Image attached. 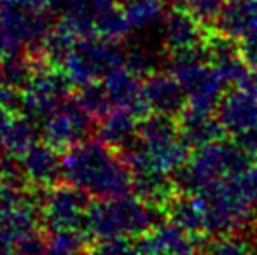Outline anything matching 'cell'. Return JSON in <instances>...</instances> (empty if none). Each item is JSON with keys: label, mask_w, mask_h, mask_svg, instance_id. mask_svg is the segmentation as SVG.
<instances>
[{"label": "cell", "mask_w": 257, "mask_h": 255, "mask_svg": "<svg viewBox=\"0 0 257 255\" xmlns=\"http://www.w3.org/2000/svg\"><path fill=\"white\" fill-rule=\"evenodd\" d=\"M179 126L184 140L193 150L227 136L215 114H198L184 109L179 117Z\"/></svg>", "instance_id": "2e32d148"}, {"label": "cell", "mask_w": 257, "mask_h": 255, "mask_svg": "<svg viewBox=\"0 0 257 255\" xmlns=\"http://www.w3.org/2000/svg\"><path fill=\"white\" fill-rule=\"evenodd\" d=\"M82 0H53V6H61L65 11L70 9V7L77 6V4H81Z\"/></svg>", "instance_id": "44dd1931"}, {"label": "cell", "mask_w": 257, "mask_h": 255, "mask_svg": "<svg viewBox=\"0 0 257 255\" xmlns=\"http://www.w3.org/2000/svg\"><path fill=\"white\" fill-rule=\"evenodd\" d=\"M130 28H146L163 16V0H119Z\"/></svg>", "instance_id": "e0dca14e"}, {"label": "cell", "mask_w": 257, "mask_h": 255, "mask_svg": "<svg viewBox=\"0 0 257 255\" xmlns=\"http://www.w3.org/2000/svg\"><path fill=\"white\" fill-rule=\"evenodd\" d=\"M250 163L254 161L234 142L219 140L194 149L189 161L173 175V180L180 191L198 192L206 185L220 182L243 170Z\"/></svg>", "instance_id": "3957f363"}, {"label": "cell", "mask_w": 257, "mask_h": 255, "mask_svg": "<svg viewBox=\"0 0 257 255\" xmlns=\"http://www.w3.org/2000/svg\"><path fill=\"white\" fill-rule=\"evenodd\" d=\"M203 255H255L252 236L248 238L245 232L234 234L213 236L201 245Z\"/></svg>", "instance_id": "ac0fdd59"}, {"label": "cell", "mask_w": 257, "mask_h": 255, "mask_svg": "<svg viewBox=\"0 0 257 255\" xmlns=\"http://www.w3.org/2000/svg\"><path fill=\"white\" fill-rule=\"evenodd\" d=\"M250 236H252V241H254V252L257 255V224L252 227V231H250Z\"/></svg>", "instance_id": "7402d4cb"}, {"label": "cell", "mask_w": 257, "mask_h": 255, "mask_svg": "<svg viewBox=\"0 0 257 255\" xmlns=\"http://www.w3.org/2000/svg\"><path fill=\"white\" fill-rule=\"evenodd\" d=\"M217 32L233 41L257 32V0H226Z\"/></svg>", "instance_id": "5bb4252c"}, {"label": "cell", "mask_w": 257, "mask_h": 255, "mask_svg": "<svg viewBox=\"0 0 257 255\" xmlns=\"http://www.w3.org/2000/svg\"><path fill=\"white\" fill-rule=\"evenodd\" d=\"M215 116L227 136L241 135L257 124V95L238 86L226 89Z\"/></svg>", "instance_id": "9c48e42d"}, {"label": "cell", "mask_w": 257, "mask_h": 255, "mask_svg": "<svg viewBox=\"0 0 257 255\" xmlns=\"http://www.w3.org/2000/svg\"><path fill=\"white\" fill-rule=\"evenodd\" d=\"M140 119L124 109H112L100 119L96 131L98 138L107 145L122 152L139 138Z\"/></svg>", "instance_id": "9a60e30c"}, {"label": "cell", "mask_w": 257, "mask_h": 255, "mask_svg": "<svg viewBox=\"0 0 257 255\" xmlns=\"http://www.w3.org/2000/svg\"><path fill=\"white\" fill-rule=\"evenodd\" d=\"M139 246L144 255H175L198 250L201 243L168 220L165 224L154 225L149 232H146L139 239Z\"/></svg>", "instance_id": "4fadbf2b"}, {"label": "cell", "mask_w": 257, "mask_h": 255, "mask_svg": "<svg viewBox=\"0 0 257 255\" xmlns=\"http://www.w3.org/2000/svg\"><path fill=\"white\" fill-rule=\"evenodd\" d=\"M238 42V51H240V56L252 70H257V32L252 35H247V37L240 39Z\"/></svg>", "instance_id": "ffe728a7"}, {"label": "cell", "mask_w": 257, "mask_h": 255, "mask_svg": "<svg viewBox=\"0 0 257 255\" xmlns=\"http://www.w3.org/2000/svg\"><path fill=\"white\" fill-rule=\"evenodd\" d=\"M208 35L210 32L177 4L165 14V49L168 56L203 49Z\"/></svg>", "instance_id": "ba28073f"}, {"label": "cell", "mask_w": 257, "mask_h": 255, "mask_svg": "<svg viewBox=\"0 0 257 255\" xmlns=\"http://www.w3.org/2000/svg\"><path fill=\"white\" fill-rule=\"evenodd\" d=\"M72 79L63 70H53L51 65L37 68L21 95L25 116L44 123L65 100L72 96Z\"/></svg>", "instance_id": "5b68a950"}, {"label": "cell", "mask_w": 257, "mask_h": 255, "mask_svg": "<svg viewBox=\"0 0 257 255\" xmlns=\"http://www.w3.org/2000/svg\"><path fill=\"white\" fill-rule=\"evenodd\" d=\"M63 178L98 199L130 196L133 191V173L126 159L100 138L84 140L67 149Z\"/></svg>", "instance_id": "6da1fadb"}, {"label": "cell", "mask_w": 257, "mask_h": 255, "mask_svg": "<svg viewBox=\"0 0 257 255\" xmlns=\"http://www.w3.org/2000/svg\"><path fill=\"white\" fill-rule=\"evenodd\" d=\"M173 4L186 9L205 30L217 32V25L226 6V0H175Z\"/></svg>", "instance_id": "d6986e66"}, {"label": "cell", "mask_w": 257, "mask_h": 255, "mask_svg": "<svg viewBox=\"0 0 257 255\" xmlns=\"http://www.w3.org/2000/svg\"><path fill=\"white\" fill-rule=\"evenodd\" d=\"M89 194L75 185L58 184L46 189V196L41 204V215L51 231L60 229H79L84 224L88 213Z\"/></svg>", "instance_id": "52a82bcc"}, {"label": "cell", "mask_w": 257, "mask_h": 255, "mask_svg": "<svg viewBox=\"0 0 257 255\" xmlns=\"http://www.w3.org/2000/svg\"><path fill=\"white\" fill-rule=\"evenodd\" d=\"M20 168L23 171L25 182H30L42 189L58 185V180L63 177V159H60L56 149L46 142H35L20 157Z\"/></svg>", "instance_id": "7c38bea8"}, {"label": "cell", "mask_w": 257, "mask_h": 255, "mask_svg": "<svg viewBox=\"0 0 257 255\" xmlns=\"http://www.w3.org/2000/svg\"><path fill=\"white\" fill-rule=\"evenodd\" d=\"M41 124L42 140L56 150H67L84 142L96 129L95 116L74 96L65 100Z\"/></svg>", "instance_id": "8992f818"}, {"label": "cell", "mask_w": 257, "mask_h": 255, "mask_svg": "<svg viewBox=\"0 0 257 255\" xmlns=\"http://www.w3.org/2000/svg\"><path fill=\"white\" fill-rule=\"evenodd\" d=\"M159 208L142 197L122 196L100 199L84 217V232L96 241L112 238H137L158 225Z\"/></svg>", "instance_id": "7a4b0ae2"}, {"label": "cell", "mask_w": 257, "mask_h": 255, "mask_svg": "<svg viewBox=\"0 0 257 255\" xmlns=\"http://www.w3.org/2000/svg\"><path fill=\"white\" fill-rule=\"evenodd\" d=\"M102 84L107 89L114 109H124L139 119L151 116V109L144 95V82H140V77L130 70L128 65L112 72L107 79H103Z\"/></svg>", "instance_id": "8fae6325"}, {"label": "cell", "mask_w": 257, "mask_h": 255, "mask_svg": "<svg viewBox=\"0 0 257 255\" xmlns=\"http://www.w3.org/2000/svg\"><path fill=\"white\" fill-rule=\"evenodd\" d=\"M144 95L151 114H161L179 119L187 105L186 89L170 72H153L146 75Z\"/></svg>", "instance_id": "30bf717a"}, {"label": "cell", "mask_w": 257, "mask_h": 255, "mask_svg": "<svg viewBox=\"0 0 257 255\" xmlns=\"http://www.w3.org/2000/svg\"><path fill=\"white\" fill-rule=\"evenodd\" d=\"M128 55L122 51L119 41L103 37L79 39L70 49L61 67L74 84L88 86L102 82L112 72L126 67Z\"/></svg>", "instance_id": "277c9868"}]
</instances>
